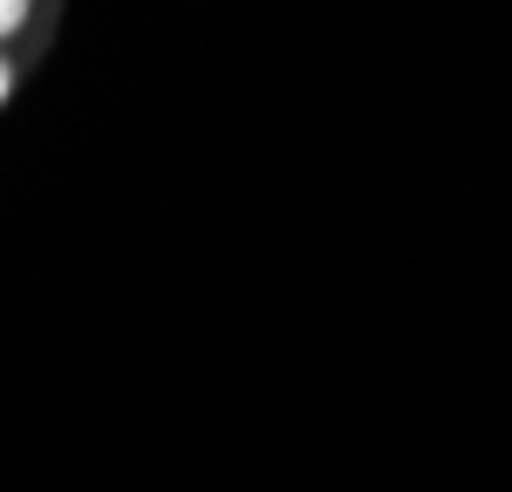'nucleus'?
Wrapping results in <instances>:
<instances>
[{
	"instance_id": "f257e3e1",
	"label": "nucleus",
	"mask_w": 512,
	"mask_h": 492,
	"mask_svg": "<svg viewBox=\"0 0 512 492\" xmlns=\"http://www.w3.org/2000/svg\"><path fill=\"white\" fill-rule=\"evenodd\" d=\"M21 21H28V0H0V41L14 35V28H21Z\"/></svg>"
},
{
	"instance_id": "f03ea898",
	"label": "nucleus",
	"mask_w": 512,
	"mask_h": 492,
	"mask_svg": "<svg viewBox=\"0 0 512 492\" xmlns=\"http://www.w3.org/2000/svg\"><path fill=\"white\" fill-rule=\"evenodd\" d=\"M0 96H7V69H0Z\"/></svg>"
}]
</instances>
